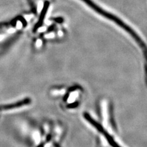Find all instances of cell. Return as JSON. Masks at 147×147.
Instances as JSON below:
<instances>
[{"mask_svg": "<svg viewBox=\"0 0 147 147\" xmlns=\"http://www.w3.org/2000/svg\"><path fill=\"white\" fill-rule=\"evenodd\" d=\"M102 134L104 135L105 140L108 142L109 144L112 147H121L117 143V142L113 139L112 135L110 134L106 130H105Z\"/></svg>", "mask_w": 147, "mask_h": 147, "instance_id": "cell-2", "label": "cell"}, {"mask_svg": "<svg viewBox=\"0 0 147 147\" xmlns=\"http://www.w3.org/2000/svg\"><path fill=\"white\" fill-rule=\"evenodd\" d=\"M79 91H78L76 90H74V91H72L68 95L67 98V104H73V102H75V100L77 99V98L79 97Z\"/></svg>", "mask_w": 147, "mask_h": 147, "instance_id": "cell-3", "label": "cell"}, {"mask_svg": "<svg viewBox=\"0 0 147 147\" xmlns=\"http://www.w3.org/2000/svg\"><path fill=\"white\" fill-rule=\"evenodd\" d=\"M30 103H31V99L27 98V99H25L18 101V102H16L13 104L1 105V106H0V110H8L14 109L18 107H24L25 105L30 104Z\"/></svg>", "mask_w": 147, "mask_h": 147, "instance_id": "cell-1", "label": "cell"}]
</instances>
